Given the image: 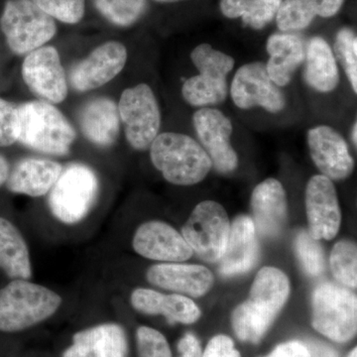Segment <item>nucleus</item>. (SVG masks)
I'll use <instances>...</instances> for the list:
<instances>
[{"instance_id": "1", "label": "nucleus", "mask_w": 357, "mask_h": 357, "mask_svg": "<svg viewBox=\"0 0 357 357\" xmlns=\"http://www.w3.org/2000/svg\"><path fill=\"white\" fill-rule=\"evenodd\" d=\"M290 295L288 277L278 268L264 267L256 275L249 298L232 312V326L239 340L259 342Z\"/></svg>"}, {"instance_id": "2", "label": "nucleus", "mask_w": 357, "mask_h": 357, "mask_svg": "<svg viewBox=\"0 0 357 357\" xmlns=\"http://www.w3.org/2000/svg\"><path fill=\"white\" fill-rule=\"evenodd\" d=\"M17 142L40 153L66 156L76 140V131L60 109L44 100L17 107Z\"/></svg>"}, {"instance_id": "3", "label": "nucleus", "mask_w": 357, "mask_h": 357, "mask_svg": "<svg viewBox=\"0 0 357 357\" xmlns=\"http://www.w3.org/2000/svg\"><path fill=\"white\" fill-rule=\"evenodd\" d=\"M148 150L152 164L170 184H199L213 168L199 141L187 134L159 133Z\"/></svg>"}, {"instance_id": "4", "label": "nucleus", "mask_w": 357, "mask_h": 357, "mask_svg": "<svg viewBox=\"0 0 357 357\" xmlns=\"http://www.w3.org/2000/svg\"><path fill=\"white\" fill-rule=\"evenodd\" d=\"M63 304L51 289L14 279L0 290V332L18 333L50 319Z\"/></svg>"}, {"instance_id": "5", "label": "nucleus", "mask_w": 357, "mask_h": 357, "mask_svg": "<svg viewBox=\"0 0 357 357\" xmlns=\"http://www.w3.org/2000/svg\"><path fill=\"white\" fill-rule=\"evenodd\" d=\"M191 60L199 74L183 84L185 102L199 109L222 105L229 93L227 76L234 70L236 60L208 43L195 47Z\"/></svg>"}, {"instance_id": "6", "label": "nucleus", "mask_w": 357, "mask_h": 357, "mask_svg": "<svg viewBox=\"0 0 357 357\" xmlns=\"http://www.w3.org/2000/svg\"><path fill=\"white\" fill-rule=\"evenodd\" d=\"M100 192V181L91 167L70 163L63 168L48 194L52 215L59 222L73 225L88 217Z\"/></svg>"}, {"instance_id": "7", "label": "nucleus", "mask_w": 357, "mask_h": 357, "mask_svg": "<svg viewBox=\"0 0 357 357\" xmlns=\"http://www.w3.org/2000/svg\"><path fill=\"white\" fill-rule=\"evenodd\" d=\"M0 28L10 50L20 56L45 46L57 33L56 20L31 0H7Z\"/></svg>"}, {"instance_id": "8", "label": "nucleus", "mask_w": 357, "mask_h": 357, "mask_svg": "<svg viewBox=\"0 0 357 357\" xmlns=\"http://www.w3.org/2000/svg\"><path fill=\"white\" fill-rule=\"evenodd\" d=\"M312 325L333 342H345L356 335L357 299L349 289L321 283L312 292Z\"/></svg>"}, {"instance_id": "9", "label": "nucleus", "mask_w": 357, "mask_h": 357, "mask_svg": "<svg viewBox=\"0 0 357 357\" xmlns=\"http://www.w3.org/2000/svg\"><path fill=\"white\" fill-rule=\"evenodd\" d=\"M117 107L128 144L136 151L149 149L162 123L161 109L153 89L147 84L124 89Z\"/></svg>"}, {"instance_id": "10", "label": "nucleus", "mask_w": 357, "mask_h": 357, "mask_svg": "<svg viewBox=\"0 0 357 357\" xmlns=\"http://www.w3.org/2000/svg\"><path fill=\"white\" fill-rule=\"evenodd\" d=\"M230 222L227 211L213 201L199 203L182 229V236L199 258L220 261L229 238Z\"/></svg>"}, {"instance_id": "11", "label": "nucleus", "mask_w": 357, "mask_h": 357, "mask_svg": "<svg viewBox=\"0 0 357 357\" xmlns=\"http://www.w3.org/2000/svg\"><path fill=\"white\" fill-rule=\"evenodd\" d=\"M229 95L234 105L241 109L261 107L275 114L286 107L285 93L270 79L263 62L241 66L232 79Z\"/></svg>"}, {"instance_id": "12", "label": "nucleus", "mask_w": 357, "mask_h": 357, "mask_svg": "<svg viewBox=\"0 0 357 357\" xmlns=\"http://www.w3.org/2000/svg\"><path fill=\"white\" fill-rule=\"evenodd\" d=\"M192 126L215 170L234 172L238 166V156L231 145L234 126L229 117L215 107H202L192 115Z\"/></svg>"}, {"instance_id": "13", "label": "nucleus", "mask_w": 357, "mask_h": 357, "mask_svg": "<svg viewBox=\"0 0 357 357\" xmlns=\"http://www.w3.org/2000/svg\"><path fill=\"white\" fill-rule=\"evenodd\" d=\"M23 81L40 100L58 105L68 96V81L55 47L43 46L25 56Z\"/></svg>"}, {"instance_id": "14", "label": "nucleus", "mask_w": 357, "mask_h": 357, "mask_svg": "<svg viewBox=\"0 0 357 357\" xmlns=\"http://www.w3.org/2000/svg\"><path fill=\"white\" fill-rule=\"evenodd\" d=\"M128 58V49L121 42H105L72 68L70 83L79 93L102 88L121 74Z\"/></svg>"}, {"instance_id": "15", "label": "nucleus", "mask_w": 357, "mask_h": 357, "mask_svg": "<svg viewBox=\"0 0 357 357\" xmlns=\"http://www.w3.org/2000/svg\"><path fill=\"white\" fill-rule=\"evenodd\" d=\"M307 147L314 165L331 180H345L354 170V157L344 136L330 126H317L307 132Z\"/></svg>"}, {"instance_id": "16", "label": "nucleus", "mask_w": 357, "mask_h": 357, "mask_svg": "<svg viewBox=\"0 0 357 357\" xmlns=\"http://www.w3.org/2000/svg\"><path fill=\"white\" fill-rule=\"evenodd\" d=\"M305 204L310 234L318 241L335 238L342 213L333 181L324 175L312 176L307 184Z\"/></svg>"}, {"instance_id": "17", "label": "nucleus", "mask_w": 357, "mask_h": 357, "mask_svg": "<svg viewBox=\"0 0 357 357\" xmlns=\"http://www.w3.org/2000/svg\"><path fill=\"white\" fill-rule=\"evenodd\" d=\"M132 248L138 255L162 263L185 261L194 253L182 234L161 220L139 225L133 236Z\"/></svg>"}, {"instance_id": "18", "label": "nucleus", "mask_w": 357, "mask_h": 357, "mask_svg": "<svg viewBox=\"0 0 357 357\" xmlns=\"http://www.w3.org/2000/svg\"><path fill=\"white\" fill-rule=\"evenodd\" d=\"M251 211L256 232L279 236L288 218V199L280 181L269 178L258 184L251 195Z\"/></svg>"}, {"instance_id": "19", "label": "nucleus", "mask_w": 357, "mask_h": 357, "mask_svg": "<svg viewBox=\"0 0 357 357\" xmlns=\"http://www.w3.org/2000/svg\"><path fill=\"white\" fill-rule=\"evenodd\" d=\"M146 279L151 285L181 295L198 298L206 295L213 285V275L202 265L159 263L149 268Z\"/></svg>"}, {"instance_id": "20", "label": "nucleus", "mask_w": 357, "mask_h": 357, "mask_svg": "<svg viewBox=\"0 0 357 357\" xmlns=\"http://www.w3.org/2000/svg\"><path fill=\"white\" fill-rule=\"evenodd\" d=\"M128 342L123 326L103 323L75 333L62 357H128Z\"/></svg>"}, {"instance_id": "21", "label": "nucleus", "mask_w": 357, "mask_h": 357, "mask_svg": "<svg viewBox=\"0 0 357 357\" xmlns=\"http://www.w3.org/2000/svg\"><path fill=\"white\" fill-rule=\"evenodd\" d=\"M259 244L255 223L248 215H238L230 225L225 252L220 259V272L225 276L245 273L257 262Z\"/></svg>"}, {"instance_id": "22", "label": "nucleus", "mask_w": 357, "mask_h": 357, "mask_svg": "<svg viewBox=\"0 0 357 357\" xmlns=\"http://www.w3.org/2000/svg\"><path fill=\"white\" fill-rule=\"evenodd\" d=\"M62 164L50 159L24 158L9 171L6 188L31 198L46 196L63 171Z\"/></svg>"}, {"instance_id": "23", "label": "nucleus", "mask_w": 357, "mask_h": 357, "mask_svg": "<svg viewBox=\"0 0 357 357\" xmlns=\"http://www.w3.org/2000/svg\"><path fill=\"white\" fill-rule=\"evenodd\" d=\"M306 42L294 33H275L268 38V59L265 67L270 79L280 88L292 82L296 72L304 64Z\"/></svg>"}, {"instance_id": "24", "label": "nucleus", "mask_w": 357, "mask_h": 357, "mask_svg": "<svg viewBox=\"0 0 357 357\" xmlns=\"http://www.w3.org/2000/svg\"><path fill=\"white\" fill-rule=\"evenodd\" d=\"M131 306L145 314H162L169 323L189 325L201 317L194 301L181 294H163L148 288H137L131 293Z\"/></svg>"}, {"instance_id": "25", "label": "nucleus", "mask_w": 357, "mask_h": 357, "mask_svg": "<svg viewBox=\"0 0 357 357\" xmlns=\"http://www.w3.org/2000/svg\"><path fill=\"white\" fill-rule=\"evenodd\" d=\"M119 107L109 98H96L82 107L79 123L84 137L102 148L112 146L121 131Z\"/></svg>"}, {"instance_id": "26", "label": "nucleus", "mask_w": 357, "mask_h": 357, "mask_svg": "<svg viewBox=\"0 0 357 357\" xmlns=\"http://www.w3.org/2000/svg\"><path fill=\"white\" fill-rule=\"evenodd\" d=\"M304 79L318 93H330L340 84V69L332 47L323 37H312L306 46Z\"/></svg>"}, {"instance_id": "27", "label": "nucleus", "mask_w": 357, "mask_h": 357, "mask_svg": "<svg viewBox=\"0 0 357 357\" xmlns=\"http://www.w3.org/2000/svg\"><path fill=\"white\" fill-rule=\"evenodd\" d=\"M345 0H283L276 15L282 32L306 29L317 16L331 18L337 15Z\"/></svg>"}, {"instance_id": "28", "label": "nucleus", "mask_w": 357, "mask_h": 357, "mask_svg": "<svg viewBox=\"0 0 357 357\" xmlns=\"http://www.w3.org/2000/svg\"><path fill=\"white\" fill-rule=\"evenodd\" d=\"M0 270L11 280L32 277V263L24 236L10 220L0 217Z\"/></svg>"}, {"instance_id": "29", "label": "nucleus", "mask_w": 357, "mask_h": 357, "mask_svg": "<svg viewBox=\"0 0 357 357\" xmlns=\"http://www.w3.org/2000/svg\"><path fill=\"white\" fill-rule=\"evenodd\" d=\"M283 0H220V11L225 17L243 18L244 24L261 30L276 17Z\"/></svg>"}, {"instance_id": "30", "label": "nucleus", "mask_w": 357, "mask_h": 357, "mask_svg": "<svg viewBox=\"0 0 357 357\" xmlns=\"http://www.w3.org/2000/svg\"><path fill=\"white\" fill-rule=\"evenodd\" d=\"M98 13L117 27H129L142 17L147 0H93Z\"/></svg>"}, {"instance_id": "31", "label": "nucleus", "mask_w": 357, "mask_h": 357, "mask_svg": "<svg viewBox=\"0 0 357 357\" xmlns=\"http://www.w3.org/2000/svg\"><path fill=\"white\" fill-rule=\"evenodd\" d=\"M331 269L340 284L349 288L357 285V248L349 241H342L333 246L330 259Z\"/></svg>"}, {"instance_id": "32", "label": "nucleus", "mask_w": 357, "mask_h": 357, "mask_svg": "<svg viewBox=\"0 0 357 357\" xmlns=\"http://www.w3.org/2000/svg\"><path fill=\"white\" fill-rule=\"evenodd\" d=\"M337 61L342 65L352 91L357 93V37L351 28H342L335 40Z\"/></svg>"}, {"instance_id": "33", "label": "nucleus", "mask_w": 357, "mask_h": 357, "mask_svg": "<svg viewBox=\"0 0 357 357\" xmlns=\"http://www.w3.org/2000/svg\"><path fill=\"white\" fill-rule=\"evenodd\" d=\"M296 255L310 276H319L325 270V255L318 239L309 230H301L295 241Z\"/></svg>"}, {"instance_id": "34", "label": "nucleus", "mask_w": 357, "mask_h": 357, "mask_svg": "<svg viewBox=\"0 0 357 357\" xmlns=\"http://www.w3.org/2000/svg\"><path fill=\"white\" fill-rule=\"evenodd\" d=\"M40 9L67 24H77L83 20L86 0H31Z\"/></svg>"}, {"instance_id": "35", "label": "nucleus", "mask_w": 357, "mask_h": 357, "mask_svg": "<svg viewBox=\"0 0 357 357\" xmlns=\"http://www.w3.org/2000/svg\"><path fill=\"white\" fill-rule=\"evenodd\" d=\"M138 356L172 357L166 337L155 328L142 326L136 332Z\"/></svg>"}, {"instance_id": "36", "label": "nucleus", "mask_w": 357, "mask_h": 357, "mask_svg": "<svg viewBox=\"0 0 357 357\" xmlns=\"http://www.w3.org/2000/svg\"><path fill=\"white\" fill-rule=\"evenodd\" d=\"M18 112L13 103L0 98V147L17 142Z\"/></svg>"}, {"instance_id": "37", "label": "nucleus", "mask_w": 357, "mask_h": 357, "mask_svg": "<svg viewBox=\"0 0 357 357\" xmlns=\"http://www.w3.org/2000/svg\"><path fill=\"white\" fill-rule=\"evenodd\" d=\"M203 357H241L234 347L231 338L220 335L211 338L206 345Z\"/></svg>"}, {"instance_id": "38", "label": "nucleus", "mask_w": 357, "mask_h": 357, "mask_svg": "<svg viewBox=\"0 0 357 357\" xmlns=\"http://www.w3.org/2000/svg\"><path fill=\"white\" fill-rule=\"evenodd\" d=\"M265 357H311L306 344L300 342H288L278 345L269 356Z\"/></svg>"}, {"instance_id": "39", "label": "nucleus", "mask_w": 357, "mask_h": 357, "mask_svg": "<svg viewBox=\"0 0 357 357\" xmlns=\"http://www.w3.org/2000/svg\"><path fill=\"white\" fill-rule=\"evenodd\" d=\"M180 357H202L201 345L192 333H187L181 338L178 344Z\"/></svg>"}, {"instance_id": "40", "label": "nucleus", "mask_w": 357, "mask_h": 357, "mask_svg": "<svg viewBox=\"0 0 357 357\" xmlns=\"http://www.w3.org/2000/svg\"><path fill=\"white\" fill-rule=\"evenodd\" d=\"M311 357H338L335 349L318 342H310L307 345Z\"/></svg>"}, {"instance_id": "41", "label": "nucleus", "mask_w": 357, "mask_h": 357, "mask_svg": "<svg viewBox=\"0 0 357 357\" xmlns=\"http://www.w3.org/2000/svg\"><path fill=\"white\" fill-rule=\"evenodd\" d=\"M9 171H10V167H9L8 162L3 155L0 154V188L6 185Z\"/></svg>"}, {"instance_id": "42", "label": "nucleus", "mask_w": 357, "mask_h": 357, "mask_svg": "<svg viewBox=\"0 0 357 357\" xmlns=\"http://www.w3.org/2000/svg\"><path fill=\"white\" fill-rule=\"evenodd\" d=\"M351 138L352 144L354 145V147H356L357 145V123L356 121L354 122L351 126Z\"/></svg>"}, {"instance_id": "43", "label": "nucleus", "mask_w": 357, "mask_h": 357, "mask_svg": "<svg viewBox=\"0 0 357 357\" xmlns=\"http://www.w3.org/2000/svg\"><path fill=\"white\" fill-rule=\"evenodd\" d=\"M160 3H176V2L184 1V0H154Z\"/></svg>"}, {"instance_id": "44", "label": "nucleus", "mask_w": 357, "mask_h": 357, "mask_svg": "<svg viewBox=\"0 0 357 357\" xmlns=\"http://www.w3.org/2000/svg\"><path fill=\"white\" fill-rule=\"evenodd\" d=\"M349 357H357V351L356 349H354V351L351 352Z\"/></svg>"}]
</instances>
